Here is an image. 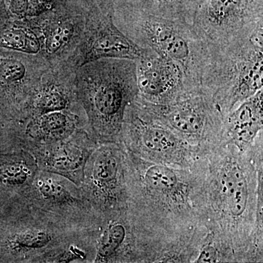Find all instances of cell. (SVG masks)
Here are the masks:
<instances>
[{
	"mask_svg": "<svg viewBox=\"0 0 263 263\" xmlns=\"http://www.w3.org/2000/svg\"><path fill=\"white\" fill-rule=\"evenodd\" d=\"M125 179L128 211L155 262H195L208 235L196 170L154 163L126 151Z\"/></svg>",
	"mask_w": 263,
	"mask_h": 263,
	"instance_id": "7a4b0ae2",
	"label": "cell"
},
{
	"mask_svg": "<svg viewBox=\"0 0 263 263\" xmlns=\"http://www.w3.org/2000/svg\"><path fill=\"white\" fill-rule=\"evenodd\" d=\"M137 99L154 119L204 153L222 142L224 118L201 90L165 105Z\"/></svg>",
	"mask_w": 263,
	"mask_h": 263,
	"instance_id": "ba28073f",
	"label": "cell"
},
{
	"mask_svg": "<svg viewBox=\"0 0 263 263\" xmlns=\"http://www.w3.org/2000/svg\"><path fill=\"white\" fill-rule=\"evenodd\" d=\"M38 171L34 156L22 146L0 151V205L22 197Z\"/></svg>",
	"mask_w": 263,
	"mask_h": 263,
	"instance_id": "ffe728a7",
	"label": "cell"
},
{
	"mask_svg": "<svg viewBox=\"0 0 263 263\" xmlns=\"http://www.w3.org/2000/svg\"><path fill=\"white\" fill-rule=\"evenodd\" d=\"M130 1L138 2V1H140V0H130Z\"/></svg>",
	"mask_w": 263,
	"mask_h": 263,
	"instance_id": "d4e9b609",
	"label": "cell"
},
{
	"mask_svg": "<svg viewBox=\"0 0 263 263\" xmlns=\"http://www.w3.org/2000/svg\"><path fill=\"white\" fill-rule=\"evenodd\" d=\"M121 144L142 160L180 168H193L205 155L154 119L137 98L126 108Z\"/></svg>",
	"mask_w": 263,
	"mask_h": 263,
	"instance_id": "52a82bcc",
	"label": "cell"
},
{
	"mask_svg": "<svg viewBox=\"0 0 263 263\" xmlns=\"http://www.w3.org/2000/svg\"><path fill=\"white\" fill-rule=\"evenodd\" d=\"M138 97L148 103H174L193 91L194 88L177 63L157 54L136 60Z\"/></svg>",
	"mask_w": 263,
	"mask_h": 263,
	"instance_id": "2e32d148",
	"label": "cell"
},
{
	"mask_svg": "<svg viewBox=\"0 0 263 263\" xmlns=\"http://www.w3.org/2000/svg\"><path fill=\"white\" fill-rule=\"evenodd\" d=\"M193 28L207 46L226 44L245 35L262 33L263 0H204Z\"/></svg>",
	"mask_w": 263,
	"mask_h": 263,
	"instance_id": "7c38bea8",
	"label": "cell"
},
{
	"mask_svg": "<svg viewBox=\"0 0 263 263\" xmlns=\"http://www.w3.org/2000/svg\"><path fill=\"white\" fill-rule=\"evenodd\" d=\"M88 12L74 10L57 15L43 26L37 36L41 55L51 67L67 65L80 44Z\"/></svg>",
	"mask_w": 263,
	"mask_h": 263,
	"instance_id": "ac0fdd59",
	"label": "cell"
},
{
	"mask_svg": "<svg viewBox=\"0 0 263 263\" xmlns=\"http://www.w3.org/2000/svg\"><path fill=\"white\" fill-rule=\"evenodd\" d=\"M81 127L88 129L84 114L60 110L31 118L25 123L22 131L15 136L24 148L33 145L61 141Z\"/></svg>",
	"mask_w": 263,
	"mask_h": 263,
	"instance_id": "d6986e66",
	"label": "cell"
},
{
	"mask_svg": "<svg viewBox=\"0 0 263 263\" xmlns=\"http://www.w3.org/2000/svg\"><path fill=\"white\" fill-rule=\"evenodd\" d=\"M0 48L41 56V45L37 34L22 26H0Z\"/></svg>",
	"mask_w": 263,
	"mask_h": 263,
	"instance_id": "603a6c76",
	"label": "cell"
},
{
	"mask_svg": "<svg viewBox=\"0 0 263 263\" xmlns=\"http://www.w3.org/2000/svg\"><path fill=\"white\" fill-rule=\"evenodd\" d=\"M207 48L200 87L226 119L262 89V33Z\"/></svg>",
	"mask_w": 263,
	"mask_h": 263,
	"instance_id": "8992f818",
	"label": "cell"
},
{
	"mask_svg": "<svg viewBox=\"0 0 263 263\" xmlns=\"http://www.w3.org/2000/svg\"><path fill=\"white\" fill-rule=\"evenodd\" d=\"M76 70L67 65L50 67L33 93L28 107V120L60 110L84 114L76 93Z\"/></svg>",
	"mask_w": 263,
	"mask_h": 263,
	"instance_id": "e0dca14e",
	"label": "cell"
},
{
	"mask_svg": "<svg viewBox=\"0 0 263 263\" xmlns=\"http://www.w3.org/2000/svg\"><path fill=\"white\" fill-rule=\"evenodd\" d=\"M98 144L89 129L81 127L65 139L24 149L34 156L41 171L61 175L80 186L85 165Z\"/></svg>",
	"mask_w": 263,
	"mask_h": 263,
	"instance_id": "9a60e30c",
	"label": "cell"
},
{
	"mask_svg": "<svg viewBox=\"0 0 263 263\" xmlns=\"http://www.w3.org/2000/svg\"><path fill=\"white\" fill-rule=\"evenodd\" d=\"M194 167L207 238L226 262H262L263 133L246 151L221 143Z\"/></svg>",
	"mask_w": 263,
	"mask_h": 263,
	"instance_id": "6da1fadb",
	"label": "cell"
},
{
	"mask_svg": "<svg viewBox=\"0 0 263 263\" xmlns=\"http://www.w3.org/2000/svg\"><path fill=\"white\" fill-rule=\"evenodd\" d=\"M263 90L243 102L226 117L222 142L241 151L251 148L263 133Z\"/></svg>",
	"mask_w": 263,
	"mask_h": 263,
	"instance_id": "44dd1931",
	"label": "cell"
},
{
	"mask_svg": "<svg viewBox=\"0 0 263 263\" xmlns=\"http://www.w3.org/2000/svg\"><path fill=\"white\" fill-rule=\"evenodd\" d=\"M0 51V121L10 131L28 120V107L34 90L51 65L40 55Z\"/></svg>",
	"mask_w": 263,
	"mask_h": 263,
	"instance_id": "8fae6325",
	"label": "cell"
},
{
	"mask_svg": "<svg viewBox=\"0 0 263 263\" xmlns=\"http://www.w3.org/2000/svg\"><path fill=\"white\" fill-rule=\"evenodd\" d=\"M149 247L127 209L102 222L93 262H151Z\"/></svg>",
	"mask_w": 263,
	"mask_h": 263,
	"instance_id": "5bb4252c",
	"label": "cell"
},
{
	"mask_svg": "<svg viewBox=\"0 0 263 263\" xmlns=\"http://www.w3.org/2000/svg\"><path fill=\"white\" fill-rule=\"evenodd\" d=\"M125 160L121 143H99L85 165L80 187L103 220L127 210Z\"/></svg>",
	"mask_w": 263,
	"mask_h": 263,
	"instance_id": "9c48e42d",
	"label": "cell"
},
{
	"mask_svg": "<svg viewBox=\"0 0 263 263\" xmlns=\"http://www.w3.org/2000/svg\"><path fill=\"white\" fill-rule=\"evenodd\" d=\"M204 0H140L135 3L147 11L164 18L193 25L196 10Z\"/></svg>",
	"mask_w": 263,
	"mask_h": 263,
	"instance_id": "7402d4cb",
	"label": "cell"
},
{
	"mask_svg": "<svg viewBox=\"0 0 263 263\" xmlns=\"http://www.w3.org/2000/svg\"><path fill=\"white\" fill-rule=\"evenodd\" d=\"M113 20L137 45L177 63L192 86L201 89L208 48L192 24L152 14L130 0H115Z\"/></svg>",
	"mask_w": 263,
	"mask_h": 263,
	"instance_id": "5b68a950",
	"label": "cell"
},
{
	"mask_svg": "<svg viewBox=\"0 0 263 263\" xmlns=\"http://www.w3.org/2000/svg\"><path fill=\"white\" fill-rule=\"evenodd\" d=\"M10 148V143L8 140L5 139L3 142L0 141V151L8 149Z\"/></svg>",
	"mask_w": 263,
	"mask_h": 263,
	"instance_id": "cb8c5ba5",
	"label": "cell"
},
{
	"mask_svg": "<svg viewBox=\"0 0 263 263\" xmlns=\"http://www.w3.org/2000/svg\"><path fill=\"white\" fill-rule=\"evenodd\" d=\"M18 199L96 237L103 222L80 186L61 175L39 170L30 187Z\"/></svg>",
	"mask_w": 263,
	"mask_h": 263,
	"instance_id": "30bf717a",
	"label": "cell"
},
{
	"mask_svg": "<svg viewBox=\"0 0 263 263\" xmlns=\"http://www.w3.org/2000/svg\"><path fill=\"white\" fill-rule=\"evenodd\" d=\"M76 86L91 136L98 143H121L126 108L138 95L136 61L105 58L85 64L76 69Z\"/></svg>",
	"mask_w": 263,
	"mask_h": 263,
	"instance_id": "277c9868",
	"label": "cell"
},
{
	"mask_svg": "<svg viewBox=\"0 0 263 263\" xmlns=\"http://www.w3.org/2000/svg\"><path fill=\"white\" fill-rule=\"evenodd\" d=\"M95 239L19 199L0 205V262H93Z\"/></svg>",
	"mask_w": 263,
	"mask_h": 263,
	"instance_id": "3957f363",
	"label": "cell"
},
{
	"mask_svg": "<svg viewBox=\"0 0 263 263\" xmlns=\"http://www.w3.org/2000/svg\"><path fill=\"white\" fill-rule=\"evenodd\" d=\"M154 54L157 53L141 47L123 34L114 24L111 15L104 14L99 8H94L86 15L82 39L67 65L76 70L100 59H127L136 61Z\"/></svg>",
	"mask_w": 263,
	"mask_h": 263,
	"instance_id": "4fadbf2b",
	"label": "cell"
}]
</instances>
